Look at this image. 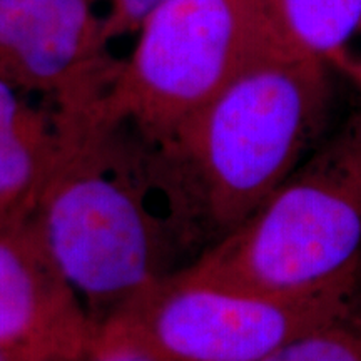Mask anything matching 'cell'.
<instances>
[{
	"label": "cell",
	"mask_w": 361,
	"mask_h": 361,
	"mask_svg": "<svg viewBox=\"0 0 361 361\" xmlns=\"http://www.w3.org/2000/svg\"><path fill=\"white\" fill-rule=\"evenodd\" d=\"M333 67L284 45L252 62L176 129L216 241L243 224L318 147Z\"/></svg>",
	"instance_id": "obj_2"
},
{
	"label": "cell",
	"mask_w": 361,
	"mask_h": 361,
	"mask_svg": "<svg viewBox=\"0 0 361 361\" xmlns=\"http://www.w3.org/2000/svg\"><path fill=\"white\" fill-rule=\"evenodd\" d=\"M184 274L256 295L358 298L361 112Z\"/></svg>",
	"instance_id": "obj_3"
},
{
	"label": "cell",
	"mask_w": 361,
	"mask_h": 361,
	"mask_svg": "<svg viewBox=\"0 0 361 361\" xmlns=\"http://www.w3.org/2000/svg\"><path fill=\"white\" fill-rule=\"evenodd\" d=\"M355 301L333 295H256L180 273L112 314L99 329L94 353L123 348L152 361H259L350 311Z\"/></svg>",
	"instance_id": "obj_5"
},
{
	"label": "cell",
	"mask_w": 361,
	"mask_h": 361,
	"mask_svg": "<svg viewBox=\"0 0 361 361\" xmlns=\"http://www.w3.org/2000/svg\"><path fill=\"white\" fill-rule=\"evenodd\" d=\"M107 6L102 16L104 34L109 42L128 34H137L152 13L169 0H104Z\"/></svg>",
	"instance_id": "obj_11"
},
{
	"label": "cell",
	"mask_w": 361,
	"mask_h": 361,
	"mask_svg": "<svg viewBox=\"0 0 361 361\" xmlns=\"http://www.w3.org/2000/svg\"><path fill=\"white\" fill-rule=\"evenodd\" d=\"M94 0H0V79L56 107L101 99L121 61Z\"/></svg>",
	"instance_id": "obj_6"
},
{
	"label": "cell",
	"mask_w": 361,
	"mask_h": 361,
	"mask_svg": "<svg viewBox=\"0 0 361 361\" xmlns=\"http://www.w3.org/2000/svg\"><path fill=\"white\" fill-rule=\"evenodd\" d=\"M89 361H152V360L141 353H135V351L114 348V350L96 351V353L90 356Z\"/></svg>",
	"instance_id": "obj_12"
},
{
	"label": "cell",
	"mask_w": 361,
	"mask_h": 361,
	"mask_svg": "<svg viewBox=\"0 0 361 361\" xmlns=\"http://www.w3.org/2000/svg\"><path fill=\"white\" fill-rule=\"evenodd\" d=\"M97 328L29 218L0 229V351L20 361H89Z\"/></svg>",
	"instance_id": "obj_7"
},
{
	"label": "cell",
	"mask_w": 361,
	"mask_h": 361,
	"mask_svg": "<svg viewBox=\"0 0 361 361\" xmlns=\"http://www.w3.org/2000/svg\"><path fill=\"white\" fill-rule=\"evenodd\" d=\"M279 37L340 69L361 30V0H261Z\"/></svg>",
	"instance_id": "obj_9"
},
{
	"label": "cell",
	"mask_w": 361,
	"mask_h": 361,
	"mask_svg": "<svg viewBox=\"0 0 361 361\" xmlns=\"http://www.w3.org/2000/svg\"><path fill=\"white\" fill-rule=\"evenodd\" d=\"M284 45L261 0H169L141 27L104 102L171 139L246 67Z\"/></svg>",
	"instance_id": "obj_4"
},
{
	"label": "cell",
	"mask_w": 361,
	"mask_h": 361,
	"mask_svg": "<svg viewBox=\"0 0 361 361\" xmlns=\"http://www.w3.org/2000/svg\"><path fill=\"white\" fill-rule=\"evenodd\" d=\"M353 311H355V314L358 316L360 322H361V295L356 298V301H355V305H353Z\"/></svg>",
	"instance_id": "obj_14"
},
{
	"label": "cell",
	"mask_w": 361,
	"mask_h": 361,
	"mask_svg": "<svg viewBox=\"0 0 361 361\" xmlns=\"http://www.w3.org/2000/svg\"><path fill=\"white\" fill-rule=\"evenodd\" d=\"M34 97L0 79V229L32 218L56 154V107Z\"/></svg>",
	"instance_id": "obj_8"
},
{
	"label": "cell",
	"mask_w": 361,
	"mask_h": 361,
	"mask_svg": "<svg viewBox=\"0 0 361 361\" xmlns=\"http://www.w3.org/2000/svg\"><path fill=\"white\" fill-rule=\"evenodd\" d=\"M338 71L343 72V74L353 82L356 90H358L361 96V57L350 56L345 61V64H343ZM360 112H361V107H360Z\"/></svg>",
	"instance_id": "obj_13"
},
{
	"label": "cell",
	"mask_w": 361,
	"mask_h": 361,
	"mask_svg": "<svg viewBox=\"0 0 361 361\" xmlns=\"http://www.w3.org/2000/svg\"><path fill=\"white\" fill-rule=\"evenodd\" d=\"M0 361H20L19 358H16V356L8 355V353H4V351H0Z\"/></svg>",
	"instance_id": "obj_15"
},
{
	"label": "cell",
	"mask_w": 361,
	"mask_h": 361,
	"mask_svg": "<svg viewBox=\"0 0 361 361\" xmlns=\"http://www.w3.org/2000/svg\"><path fill=\"white\" fill-rule=\"evenodd\" d=\"M104 96L87 106H54L56 154L32 214L97 333L216 243L176 144L112 114Z\"/></svg>",
	"instance_id": "obj_1"
},
{
	"label": "cell",
	"mask_w": 361,
	"mask_h": 361,
	"mask_svg": "<svg viewBox=\"0 0 361 361\" xmlns=\"http://www.w3.org/2000/svg\"><path fill=\"white\" fill-rule=\"evenodd\" d=\"M259 361H361V322L353 308L293 338Z\"/></svg>",
	"instance_id": "obj_10"
}]
</instances>
